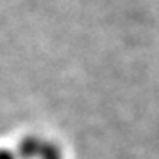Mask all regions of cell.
I'll use <instances>...</instances> for the list:
<instances>
[{
    "label": "cell",
    "mask_w": 159,
    "mask_h": 159,
    "mask_svg": "<svg viewBox=\"0 0 159 159\" xmlns=\"http://www.w3.org/2000/svg\"><path fill=\"white\" fill-rule=\"evenodd\" d=\"M41 148H43V145H41L35 138H29V140H25L21 145V156L25 159L32 157V156H35L37 152H41Z\"/></svg>",
    "instance_id": "obj_1"
},
{
    "label": "cell",
    "mask_w": 159,
    "mask_h": 159,
    "mask_svg": "<svg viewBox=\"0 0 159 159\" xmlns=\"http://www.w3.org/2000/svg\"><path fill=\"white\" fill-rule=\"evenodd\" d=\"M41 154H43V159H60V152H58V148L55 147V145H51V143L43 145Z\"/></svg>",
    "instance_id": "obj_2"
},
{
    "label": "cell",
    "mask_w": 159,
    "mask_h": 159,
    "mask_svg": "<svg viewBox=\"0 0 159 159\" xmlns=\"http://www.w3.org/2000/svg\"><path fill=\"white\" fill-rule=\"evenodd\" d=\"M0 159H12V156L9 152H0Z\"/></svg>",
    "instance_id": "obj_3"
}]
</instances>
